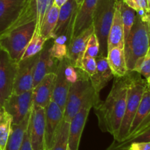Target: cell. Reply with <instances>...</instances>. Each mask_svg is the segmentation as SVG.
<instances>
[{"label":"cell","instance_id":"cell-24","mask_svg":"<svg viewBox=\"0 0 150 150\" xmlns=\"http://www.w3.org/2000/svg\"><path fill=\"white\" fill-rule=\"evenodd\" d=\"M59 8L53 4L47 12L40 28V33L46 41L54 40V32L57 26Z\"/></svg>","mask_w":150,"mask_h":150},{"label":"cell","instance_id":"cell-31","mask_svg":"<svg viewBox=\"0 0 150 150\" xmlns=\"http://www.w3.org/2000/svg\"><path fill=\"white\" fill-rule=\"evenodd\" d=\"M51 57L57 61H62L67 57V44L54 41L50 48Z\"/></svg>","mask_w":150,"mask_h":150},{"label":"cell","instance_id":"cell-19","mask_svg":"<svg viewBox=\"0 0 150 150\" xmlns=\"http://www.w3.org/2000/svg\"><path fill=\"white\" fill-rule=\"evenodd\" d=\"M91 109V106L83 107L70 120L68 140V147L70 150H79L82 133Z\"/></svg>","mask_w":150,"mask_h":150},{"label":"cell","instance_id":"cell-32","mask_svg":"<svg viewBox=\"0 0 150 150\" xmlns=\"http://www.w3.org/2000/svg\"><path fill=\"white\" fill-rule=\"evenodd\" d=\"M100 54V44L98 38L95 32L92 34L88 40L87 44H86V50L84 52V57H93L96 58Z\"/></svg>","mask_w":150,"mask_h":150},{"label":"cell","instance_id":"cell-7","mask_svg":"<svg viewBox=\"0 0 150 150\" xmlns=\"http://www.w3.org/2000/svg\"><path fill=\"white\" fill-rule=\"evenodd\" d=\"M17 67V62L0 48V105L1 107L13 93Z\"/></svg>","mask_w":150,"mask_h":150},{"label":"cell","instance_id":"cell-13","mask_svg":"<svg viewBox=\"0 0 150 150\" xmlns=\"http://www.w3.org/2000/svg\"><path fill=\"white\" fill-rule=\"evenodd\" d=\"M93 32L94 27L92 25L79 35L72 38L69 42L67 58L70 64L73 67L81 69V64L84 56L88 40Z\"/></svg>","mask_w":150,"mask_h":150},{"label":"cell","instance_id":"cell-26","mask_svg":"<svg viewBox=\"0 0 150 150\" xmlns=\"http://www.w3.org/2000/svg\"><path fill=\"white\" fill-rule=\"evenodd\" d=\"M117 6L118 7L120 15H121L123 29H124L125 40L134 23L136 12L128 5H127L123 1H117Z\"/></svg>","mask_w":150,"mask_h":150},{"label":"cell","instance_id":"cell-47","mask_svg":"<svg viewBox=\"0 0 150 150\" xmlns=\"http://www.w3.org/2000/svg\"><path fill=\"white\" fill-rule=\"evenodd\" d=\"M67 150H70V149H69V147H68V149H67Z\"/></svg>","mask_w":150,"mask_h":150},{"label":"cell","instance_id":"cell-30","mask_svg":"<svg viewBox=\"0 0 150 150\" xmlns=\"http://www.w3.org/2000/svg\"><path fill=\"white\" fill-rule=\"evenodd\" d=\"M37 4V25L36 29L40 31L44 16L50 7L54 4V0H36Z\"/></svg>","mask_w":150,"mask_h":150},{"label":"cell","instance_id":"cell-46","mask_svg":"<svg viewBox=\"0 0 150 150\" xmlns=\"http://www.w3.org/2000/svg\"><path fill=\"white\" fill-rule=\"evenodd\" d=\"M1 108H2V107H1V105H0V110L1 109Z\"/></svg>","mask_w":150,"mask_h":150},{"label":"cell","instance_id":"cell-14","mask_svg":"<svg viewBox=\"0 0 150 150\" xmlns=\"http://www.w3.org/2000/svg\"><path fill=\"white\" fill-rule=\"evenodd\" d=\"M68 63L69 61L67 58L59 62L57 70L55 72L56 80L51 98V100L55 102L60 107L63 112L65 109L66 102L70 86V83L67 80L64 73V70Z\"/></svg>","mask_w":150,"mask_h":150},{"label":"cell","instance_id":"cell-11","mask_svg":"<svg viewBox=\"0 0 150 150\" xmlns=\"http://www.w3.org/2000/svg\"><path fill=\"white\" fill-rule=\"evenodd\" d=\"M79 4L76 0H67L59 8L58 21L54 32V40L60 36L67 39V45L70 40L73 23Z\"/></svg>","mask_w":150,"mask_h":150},{"label":"cell","instance_id":"cell-12","mask_svg":"<svg viewBox=\"0 0 150 150\" xmlns=\"http://www.w3.org/2000/svg\"><path fill=\"white\" fill-rule=\"evenodd\" d=\"M45 110V149L49 150L54 143L59 127L63 120L64 112L53 100L50 101Z\"/></svg>","mask_w":150,"mask_h":150},{"label":"cell","instance_id":"cell-43","mask_svg":"<svg viewBox=\"0 0 150 150\" xmlns=\"http://www.w3.org/2000/svg\"><path fill=\"white\" fill-rule=\"evenodd\" d=\"M146 82H147V84H148V86H149V87H150V77L149 78V79H147V80H146Z\"/></svg>","mask_w":150,"mask_h":150},{"label":"cell","instance_id":"cell-6","mask_svg":"<svg viewBox=\"0 0 150 150\" xmlns=\"http://www.w3.org/2000/svg\"><path fill=\"white\" fill-rule=\"evenodd\" d=\"M116 3V0H98L94 11L92 26L94 27V32L99 41V55L107 57V40L115 12Z\"/></svg>","mask_w":150,"mask_h":150},{"label":"cell","instance_id":"cell-18","mask_svg":"<svg viewBox=\"0 0 150 150\" xmlns=\"http://www.w3.org/2000/svg\"><path fill=\"white\" fill-rule=\"evenodd\" d=\"M55 80L56 73H48L32 89L33 106L46 108L52 98Z\"/></svg>","mask_w":150,"mask_h":150},{"label":"cell","instance_id":"cell-5","mask_svg":"<svg viewBox=\"0 0 150 150\" xmlns=\"http://www.w3.org/2000/svg\"><path fill=\"white\" fill-rule=\"evenodd\" d=\"M36 25L37 21H34L3 32L0 35V48L18 62L36 29Z\"/></svg>","mask_w":150,"mask_h":150},{"label":"cell","instance_id":"cell-44","mask_svg":"<svg viewBox=\"0 0 150 150\" xmlns=\"http://www.w3.org/2000/svg\"><path fill=\"white\" fill-rule=\"evenodd\" d=\"M147 2H148V5H149V8L150 10V0H147Z\"/></svg>","mask_w":150,"mask_h":150},{"label":"cell","instance_id":"cell-23","mask_svg":"<svg viewBox=\"0 0 150 150\" xmlns=\"http://www.w3.org/2000/svg\"><path fill=\"white\" fill-rule=\"evenodd\" d=\"M30 114L25 117L21 122L12 125L11 131L4 150H20L25 132L29 126Z\"/></svg>","mask_w":150,"mask_h":150},{"label":"cell","instance_id":"cell-40","mask_svg":"<svg viewBox=\"0 0 150 150\" xmlns=\"http://www.w3.org/2000/svg\"><path fill=\"white\" fill-rule=\"evenodd\" d=\"M67 0H54V4H55L56 6L60 8L63 4H65L67 2Z\"/></svg>","mask_w":150,"mask_h":150},{"label":"cell","instance_id":"cell-38","mask_svg":"<svg viewBox=\"0 0 150 150\" xmlns=\"http://www.w3.org/2000/svg\"><path fill=\"white\" fill-rule=\"evenodd\" d=\"M120 150H150V142H133Z\"/></svg>","mask_w":150,"mask_h":150},{"label":"cell","instance_id":"cell-29","mask_svg":"<svg viewBox=\"0 0 150 150\" xmlns=\"http://www.w3.org/2000/svg\"><path fill=\"white\" fill-rule=\"evenodd\" d=\"M12 117L1 108L0 110V150H4L11 131Z\"/></svg>","mask_w":150,"mask_h":150},{"label":"cell","instance_id":"cell-20","mask_svg":"<svg viewBox=\"0 0 150 150\" xmlns=\"http://www.w3.org/2000/svg\"><path fill=\"white\" fill-rule=\"evenodd\" d=\"M95 59L97 62L96 73L89 79L94 89L100 94V92L106 86L114 76L108 64L107 57L99 55Z\"/></svg>","mask_w":150,"mask_h":150},{"label":"cell","instance_id":"cell-4","mask_svg":"<svg viewBox=\"0 0 150 150\" xmlns=\"http://www.w3.org/2000/svg\"><path fill=\"white\" fill-rule=\"evenodd\" d=\"M147 86V82L139 76H133L132 75V72H130V81L127 89L125 112L117 137L114 139L112 144L121 143L127 138L132 122Z\"/></svg>","mask_w":150,"mask_h":150},{"label":"cell","instance_id":"cell-16","mask_svg":"<svg viewBox=\"0 0 150 150\" xmlns=\"http://www.w3.org/2000/svg\"><path fill=\"white\" fill-rule=\"evenodd\" d=\"M98 0H83L78 7L72 30L71 38L79 35L92 25V18Z\"/></svg>","mask_w":150,"mask_h":150},{"label":"cell","instance_id":"cell-1","mask_svg":"<svg viewBox=\"0 0 150 150\" xmlns=\"http://www.w3.org/2000/svg\"><path fill=\"white\" fill-rule=\"evenodd\" d=\"M129 81L130 72L125 77L115 78L105 100L93 107L100 129L110 133L114 139L117 137L125 112Z\"/></svg>","mask_w":150,"mask_h":150},{"label":"cell","instance_id":"cell-45","mask_svg":"<svg viewBox=\"0 0 150 150\" xmlns=\"http://www.w3.org/2000/svg\"><path fill=\"white\" fill-rule=\"evenodd\" d=\"M117 1H122V0H116Z\"/></svg>","mask_w":150,"mask_h":150},{"label":"cell","instance_id":"cell-33","mask_svg":"<svg viewBox=\"0 0 150 150\" xmlns=\"http://www.w3.org/2000/svg\"><path fill=\"white\" fill-rule=\"evenodd\" d=\"M81 69L83 70L89 76V78L92 77L93 75H95L97 70L96 59L93 57H84L82 59Z\"/></svg>","mask_w":150,"mask_h":150},{"label":"cell","instance_id":"cell-15","mask_svg":"<svg viewBox=\"0 0 150 150\" xmlns=\"http://www.w3.org/2000/svg\"><path fill=\"white\" fill-rule=\"evenodd\" d=\"M27 0H0V35L18 19Z\"/></svg>","mask_w":150,"mask_h":150},{"label":"cell","instance_id":"cell-28","mask_svg":"<svg viewBox=\"0 0 150 150\" xmlns=\"http://www.w3.org/2000/svg\"><path fill=\"white\" fill-rule=\"evenodd\" d=\"M70 122L65 120L62 121L56 134L54 143L49 150H67L69 140Z\"/></svg>","mask_w":150,"mask_h":150},{"label":"cell","instance_id":"cell-3","mask_svg":"<svg viewBox=\"0 0 150 150\" xmlns=\"http://www.w3.org/2000/svg\"><path fill=\"white\" fill-rule=\"evenodd\" d=\"M100 102L99 94L92 86L89 76L82 70L79 79L70 83L63 119L70 122L82 108L85 106L93 108Z\"/></svg>","mask_w":150,"mask_h":150},{"label":"cell","instance_id":"cell-39","mask_svg":"<svg viewBox=\"0 0 150 150\" xmlns=\"http://www.w3.org/2000/svg\"><path fill=\"white\" fill-rule=\"evenodd\" d=\"M20 150H33L32 149V144H31L30 139H29V130H27L25 132L24 136H23V142L21 146Z\"/></svg>","mask_w":150,"mask_h":150},{"label":"cell","instance_id":"cell-37","mask_svg":"<svg viewBox=\"0 0 150 150\" xmlns=\"http://www.w3.org/2000/svg\"><path fill=\"white\" fill-rule=\"evenodd\" d=\"M133 142H150V128L148 129V130H146L145 132H144V133H142V134L136 136V137H134L133 139H130V141L126 142L125 144L122 145V146L119 148L118 150L122 149V148H124L125 146L128 145L129 144L133 143Z\"/></svg>","mask_w":150,"mask_h":150},{"label":"cell","instance_id":"cell-8","mask_svg":"<svg viewBox=\"0 0 150 150\" xmlns=\"http://www.w3.org/2000/svg\"><path fill=\"white\" fill-rule=\"evenodd\" d=\"M33 106L32 89L16 94L12 93L4 102L2 108L12 117L13 124L21 122L27 117Z\"/></svg>","mask_w":150,"mask_h":150},{"label":"cell","instance_id":"cell-27","mask_svg":"<svg viewBox=\"0 0 150 150\" xmlns=\"http://www.w3.org/2000/svg\"><path fill=\"white\" fill-rule=\"evenodd\" d=\"M45 42H46V40L40 35V31L35 29L30 41H29L27 46L25 48L24 52L22 55L21 60L26 59H28L29 57H32L39 54L43 48Z\"/></svg>","mask_w":150,"mask_h":150},{"label":"cell","instance_id":"cell-36","mask_svg":"<svg viewBox=\"0 0 150 150\" xmlns=\"http://www.w3.org/2000/svg\"><path fill=\"white\" fill-rule=\"evenodd\" d=\"M136 73L143 76L146 80L150 77V55L145 57Z\"/></svg>","mask_w":150,"mask_h":150},{"label":"cell","instance_id":"cell-9","mask_svg":"<svg viewBox=\"0 0 150 150\" xmlns=\"http://www.w3.org/2000/svg\"><path fill=\"white\" fill-rule=\"evenodd\" d=\"M40 53L18 62L17 72L13 86V93H23L33 89L34 73Z\"/></svg>","mask_w":150,"mask_h":150},{"label":"cell","instance_id":"cell-25","mask_svg":"<svg viewBox=\"0 0 150 150\" xmlns=\"http://www.w3.org/2000/svg\"><path fill=\"white\" fill-rule=\"evenodd\" d=\"M150 114V87L147 86L143 94L139 108L136 111L127 136L131 134L141 122ZM124 140V141H125Z\"/></svg>","mask_w":150,"mask_h":150},{"label":"cell","instance_id":"cell-41","mask_svg":"<svg viewBox=\"0 0 150 150\" xmlns=\"http://www.w3.org/2000/svg\"><path fill=\"white\" fill-rule=\"evenodd\" d=\"M146 55H150V18H149V50H148V52Z\"/></svg>","mask_w":150,"mask_h":150},{"label":"cell","instance_id":"cell-22","mask_svg":"<svg viewBox=\"0 0 150 150\" xmlns=\"http://www.w3.org/2000/svg\"><path fill=\"white\" fill-rule=\"evenodd\" d=\"M124 29H123L121 15H120V10H119L118 7L117 6V3H116L115 12H114V18H113L112 23H111L108 35V40H107L108 50L114 48V47H120V48H124Z\"/></svg>","mask_w":150,"mask_h":150},{"label":"cell","instance_id":"cell-17","mask_svg":"<svg viewBox=\"0 0 150 150\" xmlns=\"http://www.w3.org/2000/svg\"><path fill=\"white\" fill-rule=\"evenodd\" d=\"M52 43L48 42L44 45L43 48L40 53L38 62L35 66V73H34L33 88L40 82V81L51 73H55L58 66L59 61L53 58L50 53Z\"/></svg>","mask_w":150,"mask_h":150},{"label":"cell","instance_id":"cell-21","mask_svg":"<svg viewBox=\"0 0 150 150\" xmlns=\"http://www.w3.org/2000/svg\"><path fill=\"white\" fill-rule=\"evenodd\" d=\"M107 59L114 78H122L129 73L126 64L124 48L114 47L108 50Z\"/></svg>","mask_w":150,"mask_h":150},{"label":"cell","instance_id":"cell-2","mask_svg":"<svg viewBox=\"0 0 150 150\" xmlns=\"http://www.w3.org/2000/svg\"><path fill=\"white\" fill-rule=\"evenodd\" d=\"M150 11L136 12L134 23L125 40L124 52L128 72H136L149 46Z\"/></svg>","mask_w":150,"mask_h":150},{"label":"cell","instance_id":"cell-42","mask_svg":"<svg viewBox=\"0 0 150 150\" xmlns=\"http://www.w3.org/2000/svg\"><path fill=\"white\" fill-rule=\"evenodd\" d=\"M76 2H77V4H79V6L82 3L83 0H76Z\"/></svg>","mask_w":150,"mask_h":150},{"label":"cell","instance_id":"cell-34","mask_svg":"<svg viewBox=\"0 0 150 150\" xmlns=\"http://www.w3.org/2000/svg\"><path fill=\"white\" fill-rule=\"evenodd\" d=\"M122 1L136 12L150 11L147 0H122Z\"/></svg>","mask_w":150,"mask_h":150},{"label":"cell","instance_id":"cell-10","mask_svg":"<svg viewBox=\"0 0 150 150\" xmlns=\"http://www.w3.org/2000/svg\"><path fill=\"white\" fill-rule=\"evenodd\" d=\"M45 108L32 106L28 130L33 150H45Z\"/></svg>","mask_w":150,"mask_h":150},{"label":"cell","instance_id":"cell-35","mask_svg":"<svg viewBox=\"0 0 150 150\" xmlns=\"http://www.w3.org/2000/svg\"><path fill=\"white\" fill-rule=\"evenodd\" d=\"M81 69L76 68V67H73V65L70 64V62L67 64L65 70H64L66 79L70 83H74L79 79L81 74Z\"/></svg>","mask_w":150,"mask_h":150}]
</instances>
